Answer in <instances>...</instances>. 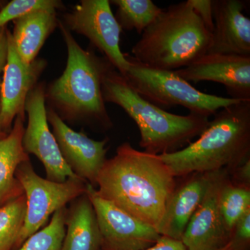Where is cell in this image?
<instances>
[{"label": "cell", "instance_id": "6da1fadb", "mask_svg": "<svg viewBox=\"0 0 250 250\" xmlns=\"http://www.w3.org/2000/svg\"><path fill=\"white\" fill-rule=\"evenodd\" d=\"M96 187L102 198L157 231L176 181L160 156L124 143L105 161Z\"/></svg>", "mask_w": 250, "mask_h": 250}, {"label": "cell", "instance_id": "7a4b0ae2", "mask_svg": "<svg viewBox=\"0 0 250 250\" xmlns=\"http://www.w3.org/2000/svg\"><path fill=\"white\" fill-rule=\"evenodd\" d=\"M67 51L66 67L62 76L45 86V103L65 122H85L103 130L113 123L103 96L105 73L111 66L107 59L85 50L72 32L59 20Z\"/></svg>", "mask_w": 250, "mask_h": 250}, {"label": "cell", "instance_id": "3957f363", "mask_svg": "<svg viewBox=\"0 0 250 250\" xmlns=\"http://www.w3.org/2000/svg\"><path fill=\"white\" fill-rule=\"evenodd\" d=\"M195 142L160 154L174 177L194 173L232 170L250 154V101L222 108Z\"/></svg>", "mask_w": 250, "mask_h": 250}, {"label": "cell", "instance_id": "277c9868", "mask_svg": "<svg viewBox=\"0 0 250 250\" xmlns=\"http://www.w3.org/2000/svg\"><path fill=\"white\" fill-rule=\"evenodd\" d=\"M104 103L115 104L133 119L141 134L144 152L160 155L180 150L200 136L209 121L206 117L169 113L141 97L111 65L103 82Z\"/></svg>", "mask_w": 250, "mask_h": 250}, {"label": "cell", "instance_id": "5b68a950", "mask_svg": "<svg viewBox=\"0 0 250 250\" xmlns=\"http://www.w3.org/2000/svg\"><path fill=\"white\" fill-rule=\"evenodd\" d=\"M131 49L141 65L174 71L207 53L211 33L189 0L170 5L147 28Z\"/></svg>", "mask_w": 250, "mask_h": 250}, {"label": "cell", "instance_id": "8992f818", "mask_svg": "<svg viewBox=\"0 0 250 250\" xmlns=\"http://www.w3.org/2000/svg\"><path fill=\"white\" fill-rule=\"evenodd\" d=\"M125 54L129 62L124 75L128 83L141 97L163 109L181 106L190 113L208 118L222 108L242 102L203 93L174 71L145 66Z\"/></svg>", "mask_w": 250, "mask_h": 250}, {"label": "cell", "instance_id": "52a82bcc", "mask_svg": "<svg viewBox=\"0 0 250 250\" xmlns=\"http://www.w3.org/2000/svg\"><path fill=\"white\" fill-rule=\"evenodd\" d=\"M16 177L24 190L27 210L14 250H17L29 236L39 231L51 215L85 194L88 184L82 179H67L58 183L42 178L34 171L30 160L18 166Z\"/></svg>", "mask_w": 250, "mask_h": 250}, {"label": "cell", "instance_id": "ba28073f", "mask_svg": "<svg viewBox=\"0 0 250 250\" xmlns=\"http://www.w3.org/2000/svg\"><path fill=\"white\" fill-rule=\"evenodd\" d=\"M62 24L70 32L85 36L122 75L129 62L121 51L122 29L108 0H82L62 16Z\"/></svg>", "mask_w": 250, "mask_h": 250}, {"label": "cell", "instance_id": "9c48e42d", "mask_svg": "<svg viewBox=\"0 0 250 250\" xmlns=\"http://www.w3.org/2000/svg\"><path fill=\"white\" fill-rule=\"evenodd\" d=\"M45 90L44 83H39L28 95L25 104L28 123L23 134V147L28 154H34L41 161L48 180L62 183L67 179H82L64 161L57 141L49 129Z\"/></svg>", "mask_w": 250, "mask_h": 250}, {"label": "cell", "instance_id": "30bf717a", "mask_svg": "<svg viewBox=\"0 0 250 250\" xmlns=\"http://www.w3.org/2000/svg\"><path fill=\"white\" fill-rule=\"evenodd\" d=\"M86 194L98 220L101 250H146L160 238L155 229L102 198L89 184H87Z\"/></svg>", "mask_w": 250, "mask_h": 250}, {"label": "cell", "instance_id": "8fae6325", "mask_svg": "<svg viewBox=\"0 0 250 250\" xmlns=\"http://www.w3.org/2000/svg\"><path fill=\"white\" fill-rule=\"evenodd\" d=\"M8 54L0 87V129L9 134L16 117L25 119V104L29 93L38 84L47 67L44 59L25 63L15 48L8 29Z\"/></svg>", "mask_w": 250, "mask_h": 250}, {"label": "cell", "instance_id": "7c38bea8", "mask_svg": "<svg viewBox=\"0 0 250 250\" xmlns=\"http://www.w3.org/2000/svg\"><path fill=\"white\" fill-rule=\"evenodd\" d=\"M47 108V118L64 161L77 177L95 187L103 168L108 139L95 141L70 128L57 113Z\"/></svg>", "mask_w": 250, "mask_h": 250}, {"label": "cell", "instance_id": "4fadbf2b", "mask_svg": "<svg viewBox=\"0 0 250 250\" xmlns=\"http://www.w3.org/2000/svg\"><path fill=\"white\" fill-rule=\"evenodd\" d=\"M188 82L223 85L230 98L250 101V57L205 54L188 66L174 71Z\"/></svg>", "mask_w": 250, "mask_h": 250}, {"label": "cell", "instance_id": "5bb4252c", "mask_svg": "<svg viewBox=\"0 0 250 250\" xmlns=\"http://www.w3.org/2000/svg\"><path fill=\"white\" fill-rule=\"evenodd\" d=\"M227 169L215 171L203 200L193 213L182 236L187 250H220L231 241L218 204V193Z\"/></svg>", "mask_w": 250, "mask_h": 250}, {"label": "cell", "instance_id": "9a60e30c", "mask_svg": "<svg viewBox=\"0 0 250 250\" xmlns=\"http://www.w3.org/2000/svg\"><path fill=\"white\" fill-rule=\"evenodd\" d=\"M241 0L213 1L214 28L207 54L250 57V19Z\"/></svg>", "mask_w": 250, "mask_h": 250}, {"label": "cell", "instance_id": "2e32d148", "mask_svg": "<svg viewBox=\"0 0 250 250\" xmlns=\"http://www.w3.org/2000/svg\"><path fill=\"white\" fill-rule=\"evenodd\" d=\"M213 173L192 174L182 186L176 188L157 229L161 236L182 240L188 224L205 197Z\"/></svg>", "mask_w": 250, "mask_h": 250}, {"label": "cell", "instance_id": "e0dca14e", "mask_svg": "<svg viewBox=\"0 0 250 250\" xmlns=\"http://www.w3.org/2000/svg\"><path fill=\"white\" fill-rule=\"evenodd\" d=\"M11 32L15 48L27 64L36 60L47 38L58 27L59 19L55 10L33 11L13 21Z\"/></svg>", "mask_w": 250, "mask_h": 250}, {"label": "cell", "instance_id": "ac0fdd59", "mask_svg": "<svg viewBox=\"0 0 250 250\" xmlns=\"http://www.w3.org/2000/svg\"><path fill=\"white\" fill-rule=\"evenodd\" d=\"M24 121L21 117H16L11 131L0 139V207L24 195L16 172L18 166L30 160L22 146Z\"/></svg>", "mask_w": 250, "mask_h": 250}, {"label": "cell", "instance_id": "d6986e66", "mask_svg": "<svg viewBox=\"0 0 250 250\" xmlns=\"http://www.w3.org/2000/svg\"><path fill=\"white\" fill-rule=\"evenodd\" d=\"M62 250H101V235L95 210L86 192L67 209Z\"/></svg>", "mask_w": 250, "mask_h": 250}, {"label": "cell", "instance_id": "ffe728a7", "mask_svg": "<svg viewBox=\"0 0 250 250\" xmlns=\"http://www.w3.org/2000/svg\"><path fill=\"white\" fill-rule=\"evenodd\" d=\"M110 4L117 6L115 17L122 30L135 29L139 34L151 25L164 10L151 0H113Z\"/></svg>", "mask_w": 250, "mask_h": 250}, {"label": "cell", "instance_id": "44dd1931", "mask_svg": "<svg viewBox=\"0 0 250 250\" xmlns=\"http://www.w3.org/2000/svg\"><path fill=\"white\" fill-rule=\"evenodd\" d=\"M229 172L220 186L218 204L225 226L232 236L237 221L250 209V188L233 183L229 178Z\"/></svg>", "mask_w": 250, "mask_h": 250}, {"label": "cell", "instance_id": "7402d4cb", "mask_svg": "<svg viewBox=\"0 0 250 250\" xmlns=\"http://www.w3.org/2000/svg\"><path fill=\"white\" fill-rule=\"evenodd\" d=\"M26 210L24 194L0 207V250H14L24 225Z\"/></svg>", "mask_w": 250, "mask_h": 250}, {"label": "cell", "instance_id": "603a6c76", "mask_svg": "<svg viewBox=\"0 0 250 250\" xmlns=\"http://www.w3.org/2000/svg\"><path fill=\"white\" fill-rule=\"evenodd\" d=\"M66 207L52 215L48 225L31 235L17 250H62L65 235Z\"/></svg>", "mask_w": 250, "mask_h": 250}, {"label": "cell", "instance_id": "cb8c5ba5", "mask_svg": "<svg viewBox=\"0 0 250 250\" xmlns=\"http://www.w3.org/2000/svg\"><path fill=\"white\" fill-rule=\"evenodd\" d=\"M63 3L59 0H13L0 9V28L7 23L33 11L41 9L62 10Z\"/></svg>", "mask_w": 250, "mask_h": 250}, {"label": "cell", "instance_id": "d4e9b609", "mask_svg": "<svg viewBox=\"0 0 250 250\" xmlns=\"http://www.w3.org/2000/svg\"><path fill=\"white\" fill-rule=\"evenodd\" d=\"M231 241L237 250H248L250 243V209L237 221Z\"/></svg>", "mask_w": 250, "mask_h": 250}, {"label": "cell", "instance_id": "484cf974", "mask_svg": "<svg viewBox=\"0 0 250 250\" xmlns=\"http://www.w3.org/2000/svg\"><path fill=\"white\" fill-rule=\"evenodd\" d=\"M194 11L201 18L210 33L214 28L213 21V1L212 0H189Z\"/></svg>", "mask_w": 250, "mask_h": 250}, {"label": "cell", "instance_id": "4316f807", "mask_svg": "<svg viewBox=\"0 0 250 250\" xmlns=\"http://www.w3.org/2000/svg\"><path fill=\"white\" fill-rule=\"evenodd\" d=\"M233 171V183L246 188L250 185V159H247L245 162L238 166Z\"/></svg>", "mask_w": 250, "mask_h": 250}, {"label": "cell", "instance_id": "83f0119b", "mask_svg": "<svg viewBox=\"0 0 250 250\" xmlns=\"http://www.w3.org/2000/svg\"><path fill=\"white\" fill-rule=\"evenodd\" d=\"M143 250H187V248L182 241L161 236L154 246Z\"/></svg>", "mask_w": 250, "mask_h": 250}, {"label": "cell", "instance_id": "f1b7e54d", "mask_svg": "<svg viewBox=\"0 0 250 250\" xmlns=\"http://www.w3.org/2000/svg\"><path fill=\"white\" fill-rule=\"evenodd\" d=\"M7 27L0 28V87L8 54Z\"/></svg>", "mask_w": 250, "mask_h": 250}, {"label": "cell", "instance_id": "f546056e", "mask_svg": "<svg viewBox=\"0 0 250 250\" xmlns=\"http://www.w3.org/2000/svg\"><path fill=\"white\" fill-rule=\"evenodd\" d=\"M220 250H238L235 248V246H233V243H231V241L229 243L228 245V246H225V248H223V249Z\"/></svg>", "mask_w": 250, "mask_h": 250}, {"label": "cell", "instance_id": "4dcf8cb0", "mask_svg": "<svg viewBox=\"0 0 250 250\" xmlns=\"http://www.w3.org/2000/svg\"><path fill=\"white\" fill-rule=\"evenodd\" d=\"M8 134H6L4 131H2L1 129H0V139H2V138L5 137Z\"/></svg>", "mask_w": 250, "mask_h": 250}]
</instances>
